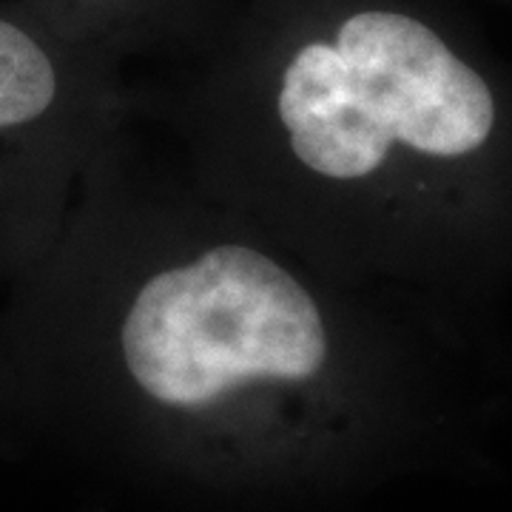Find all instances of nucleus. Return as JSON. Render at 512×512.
<instances>
[{
	"mask_svg": "<svg viewBox=\"0 0 512 512\" xmlns=\"http://www.w3.org/2000/svg\"><path fill=\"white\" fill-rule=\"evenodd\" d=\"M276 111L296 160L328 180H365L390 148L453 163L490 143L493 86L436 23L396 3H339L296 29Z\"/></svg>",
	"mask_w": 512,
	"mask_h": 512,
	"instance_id": "nucleus-1",
	"label": "nucleus"
},
{
	"mask_svg": "<svg viewBox=\"0 0 512 512\" xmlns=\"http://www.w3.org/2000/svg\"><path fill=\"white\" fill-rule=\"evenodd\" d=\"M120 345L151 399L200 410L251 382H302L328 359L313 296L271 256L220 245L151 276Z\"/></svg>",
	"mask_w": 512,
	"mask_h": 512,
	"instance_id": "nucleus-2",
	"label": "nucleus"
},
{
	"mask_svg": "<svg viewBox=\"0 0 512 512\" xmlns=\"http://www.w3.org/2000/svg\"><path fill=\"white\" fill-rule=\"evenodd\" d=\"M57 63L26 26L0 18V128L32 123L57 97Z\"/></svg>",
	"mask_w": 512,
	"mask_h": 512,
	"instance_id": "nucleus-3",
	"label": "nucleus"
},
{
	"mask_svg": "<svg viewBox=\"0 0 512 512\" xmlns=\"http://www.w3.org/2000/svg\"><path fill=\"white\" fill-rule=\"evenodd\" d=\"M77 3L92 9L94 18H106V15H120L123 18V15H128V3H137V0H77Z\"/></svg>",
	"mask_w": 512,
	"mask_h": 512,
	"instance_id": "nucleus-4",
	"label": "nucleus"
}]
</instances>
